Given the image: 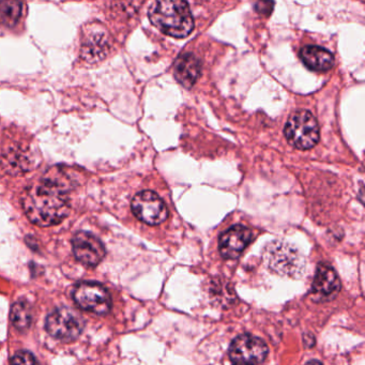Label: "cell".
I'll list each match as a JSON object with an SVG mask.
<instances>
[{"mask_svg":"<svg viewBox=\"0 0 365 365\" xmlns=\"http://www.w3.org/2000/svg\"><path fill=\"white\" fill-rule=\"evenodd\" d=\"M73 173L58 166L46 172L39 182L25 190L23 208L36 225H56L70 211L69 192L76 187Z\"/></svg>","mask_w":365,"mask_h":365,"instance_id":"obj_1","label":"cell"},{"mask_svg":"<svg viewBox=\"0 0 365 365\" xmlns=\"http://www.w3.org/2000/svg\"><path fill=\"white\" fill-rule=\"evenodd\" d=\"M148 16L153 26L170 37H187L194 29L189 4L182 0L157 1L151 6Z\"/></svg>","mask_w":365,"mask_h":365,"instance_id":"obj_2","label":"cell"},{"mask_svg":"<svg viewBox=\"0 0 365 365\" xmlns=\"http://www.w3.org/2000/svg\"><path fill=\"white\" fill-rule=\"evenodd\" d=\"M285 136L288 143L297 149L313 148L319 140L317 120L309 110H297L286 123Z\"/></svg>","mask_w":365,"mask_h":365,"instance_id":"obj_3","label":"cell"},{"mask_svg":"<svg viewBox=\"0 0 365 365\" xmlns=\"http://www.w3.org/2000/svg\"><path fill=\"white\" fill-rule=\"evenodd\" d=\"M84 328V318L71 307H58L46 318V329L48 334L61 341H74L82 334Z\"/></svg>","mask_w":365,"mask_h":365,"instance_id":"obj_4","label":"cell"},{"mask_svg":"<svg viewBox=\"0 0 365 365\" xmlns=\"http://www.w3.org/2000/svg\"><path fill=\"white\" fill-rule=\"evenodd\" d=\"M264 258L269 268L281 275L296 277L304 268V262L298 251L287 243H271L267 247Z\"/></svg>","mask_w":365,"mask_h":365,"instance_id":"obj_5","label":"cell"},{"mask_svg":"<svg viewBox=\"0 0 365 365\" xmlns=\"http://www.w3.org/2000/svg\"><path fill=\"white\" fill-rule=\"evenodd\" d=\"M73 299L81 309L104 315L112 309V298L103 285L95 282H83L76 285Z\"/></svg>","mask_w":365,"mask_h":365,"instance_id":"obj_6","label":"cell"},{"mask_svg":"<svg viewBox=\"0 0 365 365\" xmlns=\"http://www.w3.org/2000/svg\"><path fill=\"white\" fill-rule=\"evenodd\" d=\"M268 356V346L259 337L242 334L232 341L230 347V358L239 365H258Z\"/></svg>","mask_w":365,"mask_h":365,"instance_id":"obj_7","label":"cell"},{"mask_svg":"<svg viewBox=\"0 0 365 365\" xmlns=\"http://www.w3.org/2000/svg\"><path fill=\"white\" fill-rule=\"evenodd\" d=\"M132 211L140 221L148 225H159L168 217L165 202L153 191H143L132 200Z\"/></svg>","mask_w":365,"mask_h":365,"instance_id":"obj_8","label":"cell"},{"mask_svg":"<svg viewBox=\"0 0 365 365\" xmlns=\"http://www.w3.org/2000/svg\"><path fill=\"white\" fill-rule=\"evenodd\" d=\"M72 247L76 259L88 267L98 266L106 256L103 243L91 232H78L72 240Z\"/></svg>","mask_w":365,"mask_h":365,"instance_id":"obj_9","label":"cell"},{"mask_svg":"<svg viewBox=\"0 0 365 365\" xmlns=\"http://www.w3.org/2000/svg\"><path fill=\"white\" fill-rule=\"evenodd\" d=\"M251 230L243 225H235L220 236L219 251L226 259H236L251 242Z\"/></svg>","mask_w":365,"mask_h":365,"instance_id":"obj_10","label":"cell"},{"mask_svg":"<svg viewBox=\"0 0 365 365\" xmlns=\"http://www.w3.org/2000/svg\"><path fill=\"white\" fill-rule=\"evenodd\" d=\"M339 289L341 282L333 267L326 262H320L312 284L314 298L318 301L330 300L339 294Z\"/></svg>","mask_w":365,"mask_h":365,"instance_id":"obj_11","label":"cell"},{"mask_svg":"<svg viewBox=\"0 0 365 365\" xmlns=\"http://www.w3.org/2000/svg\"><path fill=\"white\" fill-rule=\"evenodd\" d=\"M200 71L202 65L200 59L192 53L180 55L175 63V78L185 88H191L195 84Z\"/></svg>","mask_w":365,"mask_h":365,"instance_id":"obj_12","label":"cell"},{"mask_svg":"<svg viewBox=\"0 0 365 365\" xmlns=\"http://www.w3.org/2000/svg\"><path fill=\"white\" fill-rule=\"evenodd\" d=\"M300 57L303 63L314 71H328L334 66L332 53L320 46H304L301 50Z\"/></svg>","mask_w":365,"mask_h":365,"instance_id":"obj_13","label":"cell"},{"mask_svg":"<svg viewBox=\"0 0 365 365\" xmlns=\"http://www.w3.org/2000/svg\"><path fill=\"white\" fill-rule=\"evenodd\" d=\"M108 51V38L101 29H96L85 35L83 42V56L88 61L103 58Z\"/></svg>","mask_w":365,"mask_h":365,"instance_id":"obj_14","label":"cell"},{"mask_svg":"<svg viewBox=\"0 0 365 365\" xmlns=\"http://www.w3.org/2000/svg\"><path fill=\"white\" fill-rule=\"evenodd\" d=\"M10 319L14 328L25 331L33 322V307L26 300H19L14 303L10 312Z\"/></svg>","mask_w":365,"mask_h":365,"instance_id":"obj_15","label":"cell"},{"mask_svg":"<svg viewBox=\"0 0 365 365\" xmlns=\"http://www.w3.org/2000/svg\"><path fill=\"white\" fill-rule=\"evenodd\" d=\"M22 4L18 1L0 3V23L6 26H14L22 14Z\"/></svg>","mask_w":365,"mask_h":365,"instance_id":"obj_16","label":"cell"},{"mask_svg":"<svg viewBox=\"0 0 365 365\" xmlns=\"http://www.w3.org/2000/svg\"><path fill=\"white\" fill-rule=\"evenodd\" d=\"M11 365H39V363L31 351L21 350L12 356Z\"/></svg>","mask_w":365,"mask_h":365,"instance_id":"obj_17","label":"cell"},{"mask_svg":"<svg viewBox=\"0 0 365 365\" xmlns=\"http://www.w3.org/2000/svg\"><path fill=\"white\" fill-rule=\"evenodd\" d=\"M305 365H322V363L318 360H311L309 361V362H307Z\"/></svg>","mask_w":365,"mask_h":365,"instance_id":"obj_18","label":"cell"},{"mask_svg":"<svg viewBox=\"0 0 365 365\" xmlns=\"http://www.w3.org/2000/svg\"><path fill=\"white\" fill-rule=\"evenodd\" d=\"M236 365H239V364H236Z\"/></svg>","mask_w":365,"mask_h":365,"instance_id":"obj_19","label":"cell"}]
</instances>
